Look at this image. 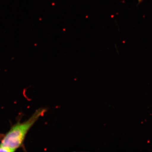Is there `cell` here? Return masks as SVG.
Masks as SVG:
<instances>
[{"label":"cell","instance_id":"7a4b0ae2","mask_svg":"<svg viewBox=\"0 0 152 152\" xmlns=\"http://www.w3.org/2000/svg\"><path fill=\"white\" fill-rule=\"evenodd\" d=\"M143 0H138L139 3H140L142 2Z\"/></svg>","mask_w":152,"mask_h":152},{"label":"cell","instance_id":"6da1fadb","mask_svg":"<svg viewBox=\"0 0 152 152\" xmlns=\"http://www.w3.org/2000/svg\"><path fill=\"white\" fill-rule=\"evenodd\" d=\"M47 111V109L44 108L38 109L27 121L14 124L3 136L0 143V152L15 151L23 146L28 132Z\"/></svg>","mask_w":152,"mask_h":152}]
</instances>
